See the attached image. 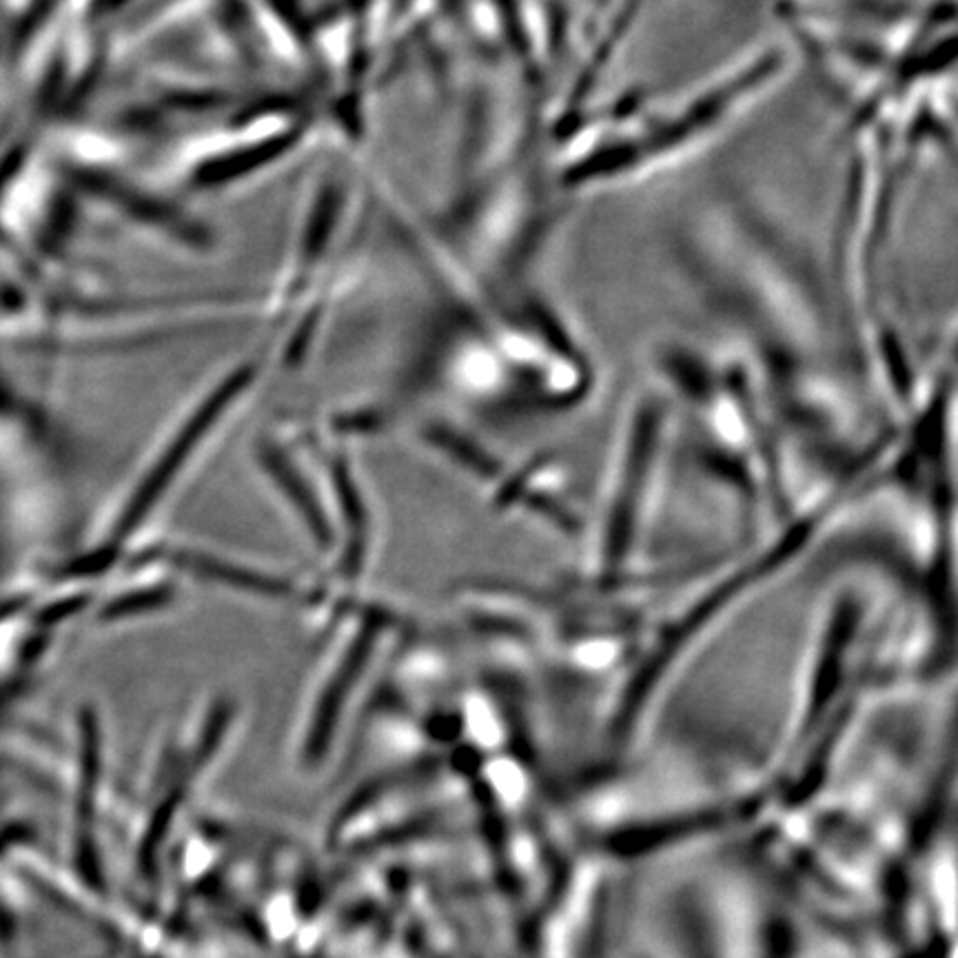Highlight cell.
I'll return each mask as SVG.
<instances>
[{
	"label": "cell",
	"mask_w": 958,
	"mask_h": 958,
	"mask_svg": "<svg viewBox=\"0 0 958 958\" xmlns=\"http://www.w3.org/2000/svg\"><path fill=\"white\" fill-rule=\"evenodd\" d=\"M553 958H908L887 910L816 870L772 821L586 854Z\"/></svg>",
	"instance_id": "obj_1"
}]
</instances>
